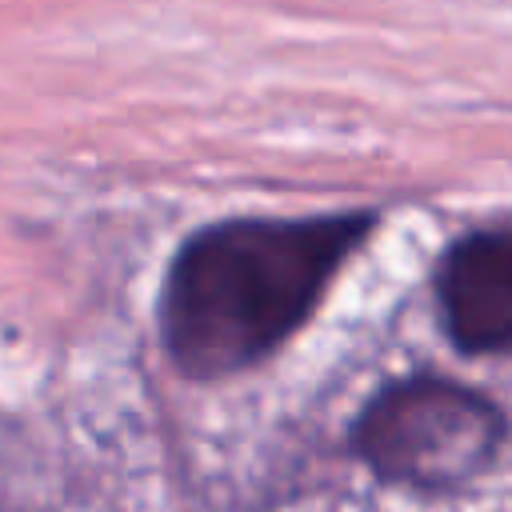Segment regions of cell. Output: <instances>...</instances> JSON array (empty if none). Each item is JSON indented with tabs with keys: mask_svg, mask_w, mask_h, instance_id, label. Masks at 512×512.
I'll return each mask as SVG.
<instances>
[{
	"mask_svg": "<svg viewBox=\"0 0 512 512\" xmlns=\"http://www.w3.org/2000/svg\"><path fill=\"white\" fill-rule=\"evenodd\" d=\"M380 212L228 216L196 228L160 288V340L188 380H224L272 360L324 304Z\"/></svg>",
	"mask_w": 512,
	"mask_h": 512,
	"instance_id": "cell-1",
	"label": "cell"
},
{
	"mask_svg": "<svg viewBox=\"0 0 512 512\" xmlns=\"http://www.w3.org/2000/svg\"><path fill=\"white\" fill-rule=\"evenodd\" d=\"M508 444V412L480 388L412 372L368 396L352 420V452L392 488L444 496L472 484Z\"/></svg>",
	"mask_w": 512,
	"mask_h": 512,
	"instance_id": "cell-2",
	"label": "cell"
},
{
	"mask_svg": "<svg viewBox=\"0 0 512 512\" xmlns=\"http://www.w3.org/2000/svg\"><path fill=\"white\" fill-rule=\"evenodd\" d=\"M444 336L464 356H512V220L472 228L432 276Z\"/></svg>",
	"mask_w": 512,
	"mask_h": 512,
	"instance_id": "cell-3",
	"label": "cell"
}]
</instances>
